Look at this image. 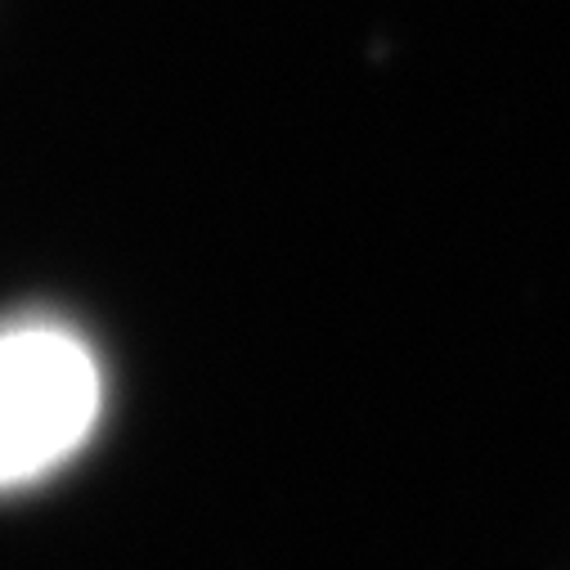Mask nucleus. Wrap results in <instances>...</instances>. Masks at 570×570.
I'll use <instances>...</instances> for the list:
<instances>
[{
  "mask_svg": "<svg viewBox=\"0 0 570 570\" xmlns=\"http://www.w3.org/2000/svg\"><path fill=\"white\" fill-rule=\"evenodd\" d=\"M104 364L55 315L0 324V494H19L68 468L104 417Z\"/></svg>",
  "mask_w": 570,
  "mask_h": 570,
  "instance_id": "1",
  "label": "nucleus"
}]
</instances>
